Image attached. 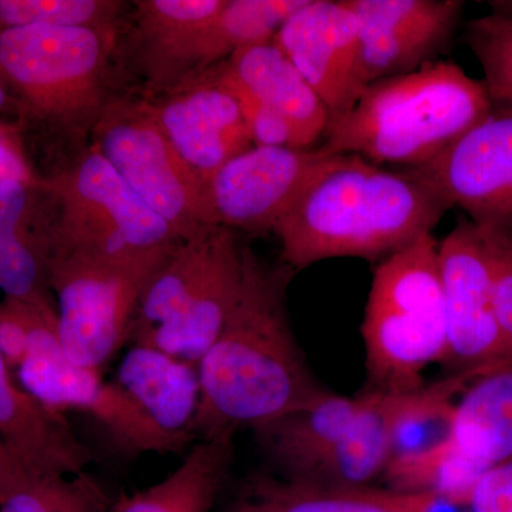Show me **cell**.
Here are the masks:
<instances>
[{
    "instance_id": "6da1fadb",
    "label": "cell",
    "mask_w": 512,
    "mask_h": 512,
    "mask_svg": "<svg viewBox=\"0 0 512 512\" xmlns=\"http://www.w3.org/2000/svg\"><path fill=\"white\" fill-rule=\"evenodd\" d=\"M293 275L245 245L241 295L198 363L197 441L234 440L239 430L259 429L328 393L293 333L286 303Z\"/></svg>"
},
{
    "instance_id": "7a4b0ae2",
    "label": "cell",
    "mask_w": 512,
    "mask_h": 512,
    "mask_svg": "<svg viewBox=\"0 0 512 512\" xmlns=\"http://www.w3.org/2000/svg\"><path fill=\"white\" fill-rule=\"evenodd\" d=\"M450 207L409 170L332 154L274 229L293 271L333 258L379 264L433 234Z\"/></svg>"
},
{
    "instance_id": "3957f363",
    "label": "cell",
    "mask_w": 512,
    "mask_h": 512,
    "mask_svg": "<svg viewBox=\"0 0 512 512\" xmlns=\"http://www.w3.org/2000/svg\"><path fill=\"white\" fill-rule=\"evenodd\" d=\"M483 80L437 60L416 72L367 84L356 106L330 116L320 146L402 170L429 163L488 116Z\"/></svg>"
},
{
    "instance_id": "277c9868",
    "label": "cell",
    "mask_w": 512,
    "mask_h": 512,
    "mask_svg": "<svg viewBox=\"0 0 512 512\" xmlns=\"http://www.w3.org/2000/svg\"><path fill=\"white\" fill-rule=\"evenodd\" d=\"M244 249L238 232L221 225L180 239L148 279L128 343L198 365L241 295Z\"/></svg>"
},
{
    "instance_id": "5b68a950",
    "label": "cell",
    "mask_w": 512,
    "mask_h": 512,
    "mask_svg": "<svg viewBox=\"0 0 512 512\" xmlns=\"http://www.w3.org/2000/svg\"><path fill=\"white\" fill-rule=\"evenodd\" d=\"M370 389L406 394L424 386L430 365L447 353L439 242L424 235L373 271L362 323Z\"/></svg>"
},
{
    "instance_id": "8992f818",
    "label": "cell",
    "mask_w": 512,
    "mask_h": 512,
    "mask_svg": "<svg viewBox=\"0 0 512 512\" xmlns=\"http://www.w3.org/2000/svg\"><path fill=\"white\" fill-rule=\"evenodd\" d=\"M117 33L46 26L2 29L0 74L40 120L67 136H90L113 97L109 76Z\"/></svg>"
},
{
    "instance_id": "52a82bcc",
    "label": "cell",
    "mask_w": 512,
    "mask_h": 512,
    "mask_svg": "<svg viewBox=\"0 0 512 512\" xmlns=\"http://www.w3.org/2000/svg\"><path fill=\"white\" fill-rule=\"evenodd\" d=\"M173 247L138 255L53 249L49 288L60 342L73 362L101 370L127 345L141 293Z\"/></svg>"
},
{
    "instance_id": "ba28073f",
    "label": "cell",
    "mask_w": 512,
    "mask_h": 512,
    "mask_svg": "<svg viewBox=\"0 0 512 512\" xmlns=\"http://www.w3.org/2000/svg\"><path fill=\"white\" fill-rule=\"evenodd\" d=\"M55 201V248L138 255L180 241L171 225L147 207L93 146L49 180Z\"/></svg>"
},
{
    "instance_id": "9c48e42d",
    "label": "cell",
    "mask_w": 512,
    "mask_h": 512,
    "mask_svg": "<svg viewBox=\"0 0 512 512\" xmlns=\"http://www.w3.org/2000/svg\"><path fill=\"white\" fill-rule=\"evenodd\" d=\"M90 146L181 239L210 224L204 185L154 120L143 97L113 94Z\"/></svg>"
},
{
    "instance_id": "30bf717a",
    "label": "cell",
    "mask_w": 512,
    "mask_h": 512,
    "mask_svg": "<svg viewBox=\"0 0 512 512\" xmlns=\"http://www.w3.org/2000/svg\"><path fill=\"white\" fill-rule=\"evenodd\" d=\"M451 375L480 376L512 362V350L495 316L490 271L476 224L460 218L439 242Z\"/></svg>"
},
{
    "instance_id": "8fae6325",
    "label": "cell",
    "mask_w": 512,
    "mask_h": 512,
    "mask_svg": "<svg viewBox=\"0 0 512 512\" xmlns=\"http://www.w3.org/2000/svg\"><path fill=\"white\" fill-rule=\"evenodd\" d=\"M332 154L319 144L312 148H248L204 184L208 222L247 234L274 232Z\"/></svg>"
},
{
    "instance_id": "7c38bea8",
    "label": "cell",
    "mask_w": 512,
    "mask_h": 512,
    "mask_svg": "<svg viewBox=\"0 0 512 512\" xmlns=\"http://www.w3.org/2000/svg\"><path fill=\"white\" fill-rule=\"evenodd\" d=\"M448 207L474 224L512 215V104L493 103L488 116L429 163L406 168Z\"/></svg>"
},
{
    "instance_id": "4fadbf2b",
    "label": "cell",
    "mask_w": 512,
    "mask_h": 512,
    "mask_svg": "<svg viewBox=\"0 0 512 512\" xmlns=\"http://www.w3.org/2000/svg\"><path fill=\"white\" fill-rule=\"evenodd\" d=\"M359 25V63L367 84L416 72L447 53L460 0H345Z\"/></svg>"
},
{
    "instance_id": "5bb4252c",
    "label": "cell",
    "mask_w": 512,
    "mask_h": 512,
    "mask_svg": "<svg viewBox=\"0 0 512 512\" xmlns=\"http://www.w3.org/2000/svg\"><path fill=\"white\" fill-rule=\"evenodd\" d=\"M144 100L202 185L222 165L254 146L238 101L222 83L217 66Z\"/></svg>"
},
{
    "instance_id": "9a60e30c",
    "label": "cell",
    "mask_w": 512,
    "mask_h": 512,
    "mask_svg": "<svg viewBox=\"0 0 512 512\" xmlns=\"http://www.w3.org/2000/svg\"><path fill=\"white\" fill-rule=\"evenodd\" d=\"M272 42L311 84L330 116L356 106L366 83L360 73L359 25L345 0H308Z\"/></svg>"
},
{
    "instance_id": "2e32d148",
    "label": "cell",
    "mask_w": 512,
    "mask_h": 512,
    "mask_svg": "<svg viewBox=\"0 0 512 512\" xmlns=\"http://www.w3.org/2000/svg\"><path fill=\"white\" fill-rule=\"evenodd\" d=\"M227 0H137L133 5L130 57L153 99L195 76L202 36Z\"/></svg>"
},
{
    "instance_id": "e0dca14e",
    "label": "cell",
    "mask_w": 512,
    "mask_h": 512,
    "mask_svg": "<svg viewBox=\"0 0 512 512\" xmlns=\"http://www.w3.org/2000/svg\"><path fill=\"white\" fill-rule=\"evenodd\" d=\"M0 440L29 478L74 476L94 461L66 416L26 392L0 352Z\"/></svg>"
},
{
    "instance_id": "ac0fdd59",
    "label": "cell",
    "mask_w": 512,
    "mask_h": 512,
    "mask_svg": "<svg viewBox=\"0 0 512 512\" xmlns=\"http://www.w3.org/2000/svg\"><path fill=\"white\" fill-rule=\"evenodd\" d=\"M111 380L130 397L174 453L197 443L194 423L201 403L197 363L160 349L130 345Z\"/></svg>"
},
{
    "instance_id": "d6986e66",
    "label": "cell",
    "mask_w": 512,
    "mask_h": 512,
    "mask_svg": "<svg viewBox=\"0 0 512 512\" xmlns=\"http://www.w3.org/2000/svg\"><path fill=\"white\" fill-rule=\"evenodd\" d=\"M42 180L0 183V291L23 302H53L49 288L50 259L56 220L39 222Z\"/></svg>"
},
{
    "instance_id": "ffe728a7",
    "label": "cell",
    "mask_w": 512,
    "mask_h": 512,
    "mask_svg": "<svg viewBox=\"0 0 512 512\" xmlns=\"http://www.w3.org/2000/svg\"><path fill=\"white\" fill-rule=\"evenodd\" d=\"M348 429L295 480L326 487H373L389 466L390 437L407 394L366 390Z\"/></svg>"
},
{
    "instance_id": "44dd1931",
    "label": "cell",
    "mask_w": 512,
    "mask_h": 512,
    "mask_svg": "<svg viewBox=\"0 0 512 512\" xmlns=\"http://www.w3.org/2000/svg\"><path fill=\"white\" fill-rule=\"evenodd\" d=\"M433 494L326 487L271 474L242 484L228 512H429Z\"/></svg>"
},
{
    "instance_id": "7402d4cb",
    "label": "cell",
    "mask_w": 512,
    "mask_h": 512,
    "mask_svg": "<svg viewBox=\"0 0 512 512\" xmlns=\"http://www.w3.org/2000/svg\"><path fill=\"white\" fill-rule=\"evenodd\" d=\"M444 446L481 476L512 460V362L467 384Z\"/></svg>"
},
{
    "instance_id": "603a6c76",
    "label": "cell",
    "mask_w": 512,
    "mask_h": 512,
    "mask_svg": "<svg viewBox=\"0 0 512 512\" xmlns=\"http://www.w3.org/2000/svg\"><path fill=\"white\" fill-rule=\"evenodd\" d=\"M227 66L252 96L281 113L312 146H318L328 126L329 110L274 42L239 50L229 57Z\"/></svg>"
},
{
    "instance_id": "cb8c5ba5",
    "label": "cell",
    "mask_w": 512,
    "mask_h": 512,
    "mask_svg": "<svg viewBox=\"0 0 512 512\" xmlns=\"http://www.w3.org/2000/svg\"><path fill=\"white\" fill-rule=\"evenodd\" d=\"M362 402L363 394L348 397L328 392L254 430L256 443L278 476H299L342 437Z\"/></svg>"
},
{
    "instance_id": "d4e9b609",
    "label": "cell",
    "mask_w": 512,
    "mask_h": 512,
    "mask_svg": "<svg viewBox=\"0 0 512 512\" xmlns=\"http://www.w3.org/2000/svg\"><path fill=\"white\" fill-rule=\"evenodd\" d=\"M232 458L234 440L197 441L160 483L121 495L110 512H211Z\"/></svg>"
},
{
    "instance_id": "484cf974",
    "label": "cell",
    "mask_w": 512,
    "mask_h": 512,
    "mask_svg": "<svg viewBox=\"0 0 512 512\" xmlns=\"http://www.w3.org/2000/svg\"><path fill=\"white\" fill-rule=\"evenodd\" d=\"M473 379L476 377L448 375L407 394L394 419L387 468L417 460L446 443L453 426L454 399Z\"/></svg>"
},
{
    "instance_id": "4316f807",
    "label": "cell",
    "mask_w": 512,
    "mask_h": 512,
    "mask_svg": "<svg viewBox=\"0 0 512 512\" xmlns=\"http://www.w3.org/2000/svg\"><path fill=\"white\" fill-rule=\"evenodd\" d=\"M308 0H227L202 36L195 76L227 62L245 47L272 42L278 30Z\"/></svg>"
},
{
    "instance_id": "83f0119b",
    "label": "cell",
    "mask_w": 512,
    "mask_h": 512,
    "mask_svg": "<svg viewBox=\"0 0 512 512\" xmlns=\"http://www.w3.org/2000/svg\"><path fill=\"white\" fill-rule=\"evenodd\" d=\"M116 498L89 471L30 478L0 504V512H110Z\"/></svg>"
},
{
    "instance_id": "f1b7e54d",
    "label": "cell",
    "mask_w": 512,
    "mask_h": 512,
    "mask_svg": "<svg viewBox=\"0 0 512 512\" xmlns=\"http://www.w3.org/2000/svg\"><path fill=\"white\" fill-rule=\"evenodd\" d=\"M127 5L121 0H0V30L29 26L119 29Z\"/></svg>"
},
{
    "instance_id": "f546056e",
    "label": "cell",
    "mask_w": 512,
    "mask_h": 512,
    "mask_svg": "<svg viewBox=\"0 0 512 512\" xmlns=\"http://www.w3.org/2000/svg\"><path fill=\"white\" fill-rule=\"evenodd\" d=\"M464 40L483 67L493 103L512 104V18L494 13L470 20Z\"/></svg>"
},
{
    "instance_id": "4dcf8cb0",
    "label": "cell",
    "mask_w": 512,
    "mask_h": 512,
    "mask_svg": "<svg viewBox=\"0 0 512 512\" xmlns=\"http://www.w3.org/2000/svg\"><path fill=\"white\" fill-rule=\"evenodd\" d=\"M222 83L238 101L252 144L259 147L312 148L311 141L278 111L256 99L229 72L227 62L217 64Z\"/></svg>"
},
{
    "instance_id": "1f68e13d",
    "label": "cell",
    "mask_w": 512,
    "mask_h": 512,
    "mask_svg": "<svg viewBox=\"0 0 512 512\" xmlns=\"http://www.w3.org/2000/svg\"><path fill=\"white\" fill-rule=\"evenodd\" d=\"M476 227L490 271L495 316L512 350V235L498 222Z\"/></svg>"
},
{
    "instance_id": "d6a6232c",
    "label": "cell",
    "mask_w": 512,
    "mask_h": 512,
    "mask_svg": "<svg viewBox=\"0 0 512 512\" xmlns=\"http://www.w3.org/2000/svg\"><path fill=\"white\" fill-rule=\"evenodd\" d=\"M467 508L470 512H512V460L480 478Z\"/></svg>"
},
{
    "instance_id": "836d02e7",
    "label": "cell",
    "mask_w": 512,
    "mask_h": 512,
    "mask_svg": "<svg viewBox=\"0 0 512 512\" xmlns=\"http://www.w3.org/2000/svg\"><path fill=\"white\" fill-rule=\"evenodd\" d=\"M3 181H20L26 184H39L40 178L35 177L20 153L18 144L0 130V183Z\"/></svg>"
},
{
    "instance_id": "e575fe53",
    "label": "cell",
    "mask_w": 512,
    "mask_h": 512,
    "mask_svg": "<svg viewBox=\"0 0 512 512\" xmlns=\"http://www.w3.org/2000/svg\"><path fill=\"white\" fill-rule=\"evenodd\" d=\"M30 480L28 474L13 458L8 447L0 440V504Z\"/></svg>"
},
{
    "instance_id": "d590c367",
    "label": "cell",
    "mask_w": 512,
    "mask_h": 512,
    "mask_svg": "<svg viewBox=\"0 0 512 512\" xmlns=\"http://www.w3.org/2000/svg\"><path fill=\"white\" fill-rule=\"evenodd\" d=\"M9 104L8 94L5 92V87L0 83V110L5 109Z\"/></svg>"
},
{
    "instance_id": "8d00e7d4",
    "label": "cell",
    "mask_w": 512,
    "mask_h": 512,
    "mask_svg": "<svg viewBox=\"0 0 512 512\" xmlns=\"http://www.w3.org/2000/svg\"><path fill=\"white\" fill-rule=\"evenodd\" d=\"M498 224L503 225L505 229H507L508 232L512 235V215L510 218H507V220L503 222H498Z\"/></svg>"
}]
</instances>
